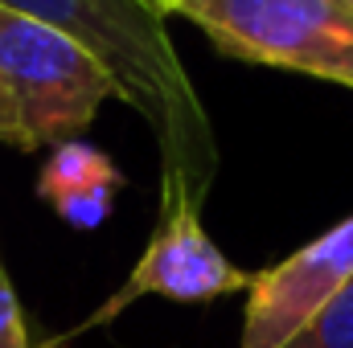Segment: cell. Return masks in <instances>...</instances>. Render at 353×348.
Returning <instances> with one entry per match:
<instances>
[{"label":"cell","instance_id":"cell-1","mask_svg":"<svg viewBox=\"0 0 353 348\" xmlns=\"http://www.w3.org/2000/svg\"><path fill=\"white\" fill-rule=\"evenodd\" d=\"M0 8L41 21L83 45L111 74L115 98L148 123L161 148V176L181 180L205 201L218 173L214 127L176 58L165 12L152 0H0Z\"/></svg>","mask_w":353,"mask_h":348},{"label":"cell","instance_id":"cell-2","mask_svg":"<svg viewBox=\"0 0 353 348\" xmlns=\"http://www.w3.org/2000/svg\"><path fill=\"white\" fill-rule=\"evenodd\" d=\"M115 98L111 74L58 29L0 8V144L41 152L70 144Z\"/></svg>","mask_w":353,"mask_h":348},{"label":"cell","instance_id":"cell-3","mask_svg":"<svg viewBox=\"0 0 353 348\" xmlns=\"http://www.w3.org/2000/svg\"><path fill=\"white\" fill-rule=\"evenodd\" d=\"M226 58L312 74L353 90V8L345 0H173Z\"/></svg>","mask_w":353,"mask_h":348},{"label":"cell","instance_id":"cell-4","mask_svg":"<svg viewBox=\"0 0 353 348\" xmlns=\"http://www.w3.org/2000/svg\"><path fill=\"white\" fill-rule=\"evenodd\" d=\"M247 287H251V270L234 266L205 234L201 201L181 180L161 176V217H157V230H152L144 254L123 279V287L74 328V336L111 324L119 312H128L144 295H157L169 303H214V299L247 291Z\"/></svg>","mask_w":353,"mask_h":348},{"label":"cell","instance_id":"cell-5","mask_svg":"<svg viewBox=\"0 0 353 348\" xmlns=\"http://www.w3.org/2000/svg\"><path fill=\"white\" fill-rule=\"evenodd\" d=\"M353 279V213L283 262L251 274L239 348H283Z\"/></svg>","mask_w":353,"mask_h":348},{"label":"cell","instance_id":"cell-6","mask_svg":"<svg viewBox=\"0 0 353 348\" xmlns=\"http://www.w3.org/2000/svg\"><path fill=\"white\" fill-rule=\"evenodd\" d=\"M119 188L123 173L107 152H99L87 140L58 144L46 168L37 173V197L74 230H99L111 217Z\"/></svg>","mask_w":353,"mask_h":348},{"label":"cell","instance_id":"cell-7","mask_svg":"<svg viewBox=\"0 0 353 348\" xmlns=\"http://www.w3.org/2000/svg\"><path fill=\"white\" fill-rule=\"evenodd\" d=\"M283 348H353V279L316 312V320Z\"/></svg>","mask_w":353,"mask_h":348},{"label":"cell","instance_id":"cell-8","mask_svg":"<svg viewBox=\"0 0 353 348\" xmlns=\"http://www.w3.org/2000/svg\"><path fill=\"white\" fill-rule=\"evenodd\" d=\"M0 348H33L25 307H21V299H17V287H12L4 262H0Z\"/></svg>","mask_w":353,"mask_h":348},{"label":"cell","instance_id":"cell-9","mask_svg":"<svg viewBox=\"0 0 353 348\" xmlns=\"http://www.w3.org/2000/svg\"><path fill=\"white\" fill-rule=\"evenodd\" d=\"M152 4H157V8H161L165 17H169V8H173V0H152Z\"/></svg>","mask_w":353,"mask_h":348},{"label":"cell","instance_id":"cell-10","mask_svg":"<svg viewBox=\"0 0 353 348\" xmlns=\"http://www.w3.org/2000/svg\"><path fill=\"white\" fill-rule=\"evenodd\" d=\"M345 4H350V8H353V0H345Z\"/></svg>","mask_w":353,"mask_h":348}]
</instances>
